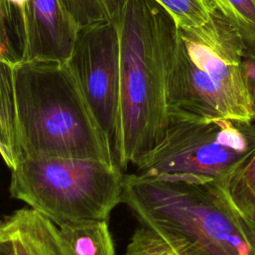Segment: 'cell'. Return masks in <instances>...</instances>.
Listing matches in <instances>:
<instances>
[{
	"mask_svg": "<svg viewBox=\"0 0 255 255\" xmlns=\"http://www.w3.org/2000/svg\"><path fill=\"white\" fill-rule=\"evenodd\" d=\"M118 23L121 83L112 144L125 168L143 160L168 128L167 84L177 27L155 0H128Z\"/></svg>",
	"mask_w": 255,
	"mask_h": 255,
	"instance_id": "1",
	"label": "cell"
},
{
	"mask_svg": "<svg viewBox=\"0 0 255 255\" xmlns=\"http://www.w3.org/2000/svg\"><path fill=\"white\" fill-rule=\"evenodd\" d=\"M123 203L176 255H255V222L221 183L125 174Z\"/></svg>",
	"mask_w": 255,
	"mask_h": 255,
	"instance_id": "2",
	"label": "cell"
},
{
	"mask_svg": "<svg viewBox=\"0 0 255 255\" xmlns=\"http://www.w3.org/2000/svg\"><path fill=\"white\" fill-rule=\"evenodd\" d=\"M11 68L23 157H73L117 163L111 139L66 62L30 60Z\"/></svg>",
	"mask_w": 255,
	"mask_h": 255,
	"instance_id": "3",
	"label": "cell"
},
{
	"mask_svg": "<svg viewBox=\"0 0 255 255\" xmlns=\"http://www.w3.org/2000/svg\"><path fill=\"white\" fill-rule=\"evenodd\" d=\"M248 47L217 11L202 26L177 28L167 84L169 118L253 122L244 70Z\"/></svg>",
	"mask_w": 255,
	"mask_h": 255,
	"instance_id": "4",
	"label": "cell"
},
{
	"mask_svg": "<svg viewBox=\"0 0 255 255\" xmlns=\"http://www.w3.org/2000/svg\"><path fill=\"white\" fill-rule=\"evenodd\" d=\"M120 168L96 159L26 156L11 170L9 191L58 226L108 220L123 202Z\"/></svg>",
	"mask_w": 255,
	"mask_h": 255,
	"instance_id": "5",
	"label": "cell"
},
{
	"mask_svg": "<svg viewBox=\"0 0 255 255\" xmlns=\"http://www.w3.org/2000/svg\"><path fill=\"white\" fill-rule=\"evenodd\" d=\"M254 151L253 122L171 118L161 141L135 167L143 175L222 183Z\"/></svg>",
	"mask_w": 255,
	"mask_h": 255,
	"instance_id": "6",
	"label": "cell"
},
{
	"mask_svg": "<svg viewBox=\"0 0 255 255\" xmlns=\"http://www.w3.org/2000/svg\"><path fill=\"white\" fill-rule=\"evenodd\" d=\"M120 58L121 41L117 17L81 28L66 61L111 142L120 99Z\"/></svg>",
	"mask_w": 255,
	"mask_h": 255,
	"instance_id": "7",
	"label": "cell"
},
{
	"mask_svg": "<svg viewBox=\"0 0 255 255\" xmlns=\"http://www.w3.org/2000/svg\"><path fill=\"white\" fill-rule=\"evenodd\" d=\"M80 27L61 0H27L24 11V61L66 62Z\"/></svg>",
	"mask_w": 255,
	"mask_h": 255,
	"instance_id": "8",
	"label": "cell"
},
{
	"mask_svg": "<svg viewBox=\"0 0 255 255\" xmlns=\"http://www.w3.org/2000/svg\"><path fill=\"white\" fill-rule=\"evenodd\" d=\"M0 239L11 244L15 255H73L59 226L31 207L3 217Z\"/></svg>",
	"mask_w": 255,
	"mask_h": 255,
	"instance_id": "9",
	"label": "cell"
},
{
	"mask_svg": "<svg viewBox=\"0 0 255 255\" xmlns=\"http://www.w3.org/2000/svg\"><path fill=\"white\" fill-rule=\"evenodd\" d=\"M0 151L6 165L12 170L23 155L18 139L12 68L5 63H0Z\"/></svg>",
	"mask_w": 255,
	"mask_h": 255,
	"instance_id": "10",
	"label": "cell"
},
{
	"mask_svg": "<svg viewBox=\"0 0 255 255\" xmlns=\"http://www.w3.org/2000/svg\"><path fill=\"white\" fill-rule=\"evenodd\" d=\"M108 220L65 223L60 232L73 255H115Z\"/></svg>",
	"mask_w": 255,
	"mask_h": 255,
	"instance_id": "11",
	"label": "cell"
},
{
	"mask_svg": "<svg viewBox=\"0 0 255 255\" xmlns=\"http://www.w3.org/2000/svg\"><path fill=\"white\" fill-rule=\"evenodd\" d=\"M221 184L234 205L255 222V151Z\"/></svg>",
	"mask_w": 255,
	"mask_h": 255,
	"instance_id": "12",
	"label": "cell"
},
{
	"mask_svg": "<svg viewBox=\"0 0 255 255\" xmlns=\"http://www.w3.org/2000/svg\"><path fill=\"white\" fill-rule=\"evenodd\" d=\"M249 47L255 48V0H210Z\"/></svg>",
	"mask_w": 255,
	"mask_h": 255,
	"instance_id": "13",
	"label": "cell"
},
{
	"mask_svg": "<svg viewBox=\"0 0 255 255\" xmlns=\"http://www.w3.org/2000/svg\"><path fill=\"white\" fill-rule=\"evenodd\" d=\"M171 16L177 28L205 24L215 11L210 0H155Z\"/></svg>",
	"mask_w": 255,
	"mask_h": 255,
	"instance_id": "14",
	"label": "cell"
},
{
	"mask_svg": "<svg viewBox=\"0 0 255 255\" xmlns=\"http://www.w3.org/2000/svg\"><path fill=\"white\" fill-rule=\"evenodd\" d=\"M66 10L81 28L114 20L119 15L116 0H61Z\"/></svg>",
	"mask_w": 255,
	"mask_h": 255,
	"instance_id": "15",
	"label": "cell"
},
{
	"mask_svg": "<svg viewBox=\"0 0 255 255\" xmlns=\"http://www.w3.org/2000/svg\"><path fill=\"white\" fill-rule=\"evenodd\" d=\"M124 255H176L172 248L154 231L141 226L137 228Z\"/></svg>",
	"mask_w": 255,
	"mask_h": 255,
	"instance_id": "16",
	"label": "cell"
},
{
	"mask_svg": "<svg viewBox=\"0 0 255 255\" xmlns=\"http://www.w3.org/2000/svg\"><path fill=\"white\" fill-rule=\"evenodd\" d=\"M244 70L252 99V105L254 110L253 123L255 124V48L253 47H248L246 51L244 57Z\"/></svg>",
	"mask_w": 255,
	"mask_h": 255,
	"instance_id": "17",
	"label": "cell"
},
{
	"mask_svg": "<svg viewBox=\"0 0 255 255\" xmlns=\"http://www.w3.org/2000/svg\"><path fill=\"white\" fill-rule=\"evenodd\" d=\"M0 255H15L11 244L6 240L0 239Z\"/></svg>",
	"mask_w": 255,
	"mask_h": 255,
	"instance_id": "18",
	"label": "cell"
}]
</instances>
